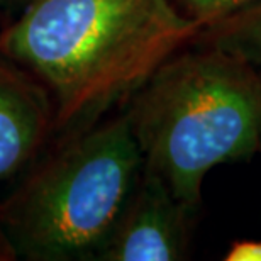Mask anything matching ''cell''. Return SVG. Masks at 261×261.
Here are the masks:
<instances>
[{"instance_id":"6da1fadb","label":"cell","mask_w":261,"mask_h":261,"mask_svg":"<svg viewBox=\"0 0 261 261\" xmlns=\"http://www.w3.org/2000/svg\"><path fill=\"white\" fill-rule=\"evenodd\" d=\"M200 31L173 0H31L0 56L46 88L58 133L129 100Z\"/></svg>"},{"instance_id":"7a4b0ae2","label":"cell","mask_w":261,"mask_h":261,"mask_svg":"<svg viewBox=\"0 0 261 261\" xmlns=\"http://www.w3.org/2000/svg\"><path fill=\"white\" fill-rule=\"evenodd\" d=\"M143 166L192 212L217 165L249 160L261 136V71L200 43L170 56L129 98Z\"/></svg>"},{"instance_id":"3957f363","label":"cell","mask_w":261,"mask_h":261,"mask_svg":"<svg viewBox=\"0 0 261 261\" xmlns=\"http://www.w3.org/2000/svg\"><path fill=\"white\" fill-rule=\"evenodd\" d=\"M143 171L127 114L80 134L41 163L0 205L17 258L95 259Z\"/></svg>"},{"instance_id":"277c9868","label":"cell","mask_w":261,"mask_h":261,"mask_svg":"<svg viewBox=\"0 0 261 261\" xmlns=\"http://www.w3.org/2000/svg\"><path fill=\"white\" fill-rule=\"evenodd\" d=\"M190 208L143 166L117 222L98 249V261H180L189 256Z\"/></svg>"},{"instance_id":"5b68a950","label":"cell","mask_w":261,"mask_h":261,"mask_svg":"<svg viewBox=\"0 0 261 261\" xmlns=\"http://www.w3.org/2000/svg\"><path fill=\"white\" fill-rule=\"evenodd\" d=\"M53 103L33 75L0 56V181L19 171L53 133Z\"/></svg>"},{"instance_id":"8992f818","label":"cell","mask_w":261,"mask_h":261,"mask_svg":"<svg viewBox=\"0 0 261 261\" xmlns=\"http://www.w3.org/2000/svg\"><path fill=\"white\" fill-rule=\"evenodd\" d=\"M200 43L231 53L261 71V0L202 29Z\"/></svg>"},{"instance_id":"52a82bcc","label":"cell","mask_w":261,"mask_h":261,"mask_svg":"<svg viewBox=\"0 0 261 261\" xmlns=\"http://www.w3.org/2000/svg\"><path fill=\"white\" fill-rule=\"evenodd\" d=\"M259 0H173V4L187 17L200 25L202 29L214 25L219 20L256 4Z\"/></svg>"},{"instance_id":"ba28073f","label":"cell","mask_w":261,"mask_h":261,"mask_svg":"<svg viewBox=\"0 0 261 261\" xmlns=\"http://www.w3.org/2000/svg\"><path fill=\"white\" fill-rule=\"evenodd\" d=\"M226 261H261V241L256 239H239L227 249Z\"/></svg>"},{"instance_id":"9c48e42d","label":"cell","mask_w":261,"mask_h":261,"mask_svg":"<svg viewBox=\"0 0 261 261\" xmlns=\"http://www.w3.org/2000/svg\"><path fill=\"white\" fill-rule=\"evenodd\" d=\"M258 151L261 153V136H259V146H258Z\"/></svg>"}]
</instances>
